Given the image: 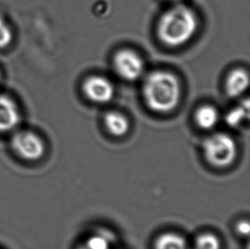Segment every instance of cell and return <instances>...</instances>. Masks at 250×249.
<instances>
[{"label":"cell","mask_w":250,"mask_h":249,"mask_svg":"<svg viewBox=\"0 0 250 249\" xmlns=\"http://www.w3.org/2000/svg\"><path fill=\"white\" fill-rule=\"evenodd\" d=\"M197 25L194 11L179 3L163 14L158 23V37L169 47H179L191 40L196 34Z\"/></svg>","instance_id":"obj_1"},{"label":"cell","mask_w":250,"mask_h":249,"mask_svg":"<svg viewBox=\"0 0 250 249\" xmlns=\"http://www.w3.org/2000/svg\"><path fill=\"white\" fill-rule=\"evenodd\" d=\"M144 97L153 111L168 113L179 104L181 87L178 78L166 71H156L146 78Z\"/></svg>","instance_id":"obj_2"},{"label":"cell","mask_w":250,"mask_h":249,"mask_svg":"<svg viewBox=\"0 0 250 249\" xmlns=\"http://www.w3.org/2000/svg\"><path fill=\"white\" fill-rule=\"evenodd\" d=\"M237 145L227 133H215L203 143V155L207 162L216 168H227L237 157Z\"/></svg>","instance_id":"obj_3"},{"label":"cell","mask_w":250,"mask_h":249,"mask_svg":"<svg viewBox=\"0 0 250 249\" xmlns=\"http://www.w3.org/2000/svg\"><path fill=\"white\" fill-rule=\"evenodd\" d=\"M11 148L19 158L35 162L44 157L46 148L41 136L30 131H17L11 138Z\"/></svg>","instance_id":"obj_4"},{"label":"cell","mask_w":250,"mask_h":249,"mask_svg":"<svg viewBox=\"0 0 250 249\" xmlns=\"http://www.w3.org/2000/svg\"><path fill=\"white\" fill-rule=\"evenodd\" d=\"M114 65L119 75L129 81L138 80L142 76L145 71L142 58L130 50L119 51L115 55Z\"/></svg>","instance_id":"obj_5"},{"label":"cell","mask_w":250,"mask_h":249,"mask_svg":"<svg viewBox=\"0 0 250 249\" xmlns=\"http://www.w3.org/2000/svg\"><path fill=\"white\" fill-rule=\"evenodd\" d=\"M84 94L91 101L106 104L114 98L115 89L111 82L101 76L88 78L83 84Z\"/></svg>","instance_id":"obj_6"},{"label":"cell","mask_w":250,"mask_h":249,"mask_svg":"<svg viewBox=\"0 0 250 249\" xmlns=\"http://www.w3.org/2000/svg\"><path fill=\"white\" fill-rule=\"evenodd\" d=\"M20 109L8 96L0 95V134L13 131L20 124Z\"/></svg>","instance_id":"obj_7"},{"label":"cell","mask_w":250,"mask_h":249,"mask_svg":"<svg viewBox=\"0 0 250 249\" xmlns=\"http://www.w3.org/2000/svg\"><path fill=\"white\" fill-rule=\"evenodd\" d=\"M250 84V78L244 69H235L227 77L226 89L230 98H237L247 90Z\"/></svg>","instance_id":"obj_8"},{"label":"cell","mask_w":250,"mask_h":249,"mask_svg":"<svg viewBox=\"0 0 250 249\" xmlns=\"http://www.w3.org/2000/svg\"><path fill=\"white\" fill-rule=\"evenodd\" d=\"M105 126L115 137H123L129 131V122L124 115L117 112H109L104 116Z\"/></svg>","instance_id":"obj_9"},{"label":"cell","mask_w":250,"mask_h":249,"mask_svg":"<svg viewBox=\"0 0 250 249\" xmlns=\"http://www.w3.org/2000/svg\"><path fill=\"white\" fill-rule=\"evenodd\" d=\"M155 249H188L186 238L175 232H165L156 238Z\"/></svg>","instance_id":"obj_10"},{"label":"cell","mask_w":250,"mask_h":249,"mask_svg":"<svg viewBox=\"0 0 250 249\" xmlns=\"http://www.w3.org/2000/svg\"><path fill=\"white\" fill-rule=\"evenodd\" d=\"M220 119V115L216 108L213 106L205 105L196 111L195 120L196 124L203 130H210L214 127Z\"/></svg>","instance_id":"obj_11"},{"label":"cell","mask_w":250,"mask_h":249,"mask_svg":"<svg viewBox=\"0 0 250 249\" xmlns=\"http://www.w3.org/2000/svg\"><path fill=\"white\" fill-rule=\"evenodd\" d=\"M112 241L107 232L96 233L77 248V249H111Z\"/></svg>","instance_id":"obj_12"},{"label":"cell","mask_w":250,"mask_h":249,"mask_svg":"<svg viewBox=\"0 0 250 249\" xmlns=\"http://www.w3.org/2000/svg\"><path fill=\"white\" fill-rule=\"evenodd\" d=\"M188 249H221V242L213 233H203L196 237L192 248Z\"/></svg>","instance_id":"obj_13"},{"label":"cell","mask_w":250,"mask_h":249,"mask_svg":"<svg viewBox=\"0 0 250 249\" xmlns=\"http://www.w3.org/2000/svg\"><path fill=\"white\" fill-rule=\"evenodd\" d=\"M250 115V102L245 101L244 104L234 108L233 110L229 112L226 117L227 124L236 127L244 122V119L248 118Z\"/></svg>","instance_id":"obj_14"},{"label":"cell","mask_w":250,"mask_h":249,"mask_svg":"<svg viewBox=\"0 0 250 249\" xmlns=\"http://www.w3.org/2000/svg\"><path fill=\"white\" fill-rule=\"evenodd\" d=\"M13 34L3 17H0V49L6 48L11 44Z\"/></svg>","instance_id":"obj_15"},{"label":"cell","mask_w":250,"mask_h":249,"mask_svg":"<svg viewBox=\"0 0 250 249\" xmlns=\"http://www.w3.org/2000/svg\"><path fill=\"white\" fill-rule=\"evenodd\" d=\"M237 234L242 236H248L250 234V223L248 220H241L236 226Z\"/></svg>","instance_id":"obj_16"},{"label":"cell","mask_w":250,"mask_h":249,"mask_svg":"<svg viewBox=\"0 0 250 249\" xmlns=\"http://www.w3.org/2000/svg\"><path fill=\"white\" fill-rule=\"evenodd\" d=\"M170 1H172V2H179V0H170Z\"/></svg>","instance_id":"obj_17"},{"label":"cell","mask_w":250,"mask_h":249,"mask_svg":"<svg viewBox=\"0 0 250 249\" xmlns=\"http://www.w3.org/2000/svg\"><path fill=\"white\" fill-rule=\"evenodd\" d=\"M1 80H2V75H1V73H0V82H1Z\"/></svg>","instance_id":"obj_18"}]
</instances>
